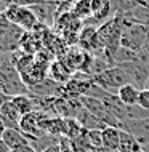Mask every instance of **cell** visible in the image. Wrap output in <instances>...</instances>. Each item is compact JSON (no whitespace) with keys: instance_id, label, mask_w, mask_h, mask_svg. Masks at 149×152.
I'll use <instances>...</instances> for the list:
<instances>
[{"instance_id":"6da1fadb","label":"cell","mask_w":149,"mask_h":152,"mask_svg":"<svg viewBox=\"0 0 149 152\" xmlns=\"http://www.w3.org/2000/svg\"><path fill=\"white\" fill-rule=\"evenodd\" d=\"M92 80L111 94H117V91L123 85L130 83V77H128V72L125 71L123 66H112L98 75L92 77Z\"/></svg>"},{"instance_id":"7a4b0ae2","label":"cell","mask_w":149,"mask_h":152,"mask_svg":"<svg viewBox=\"0 0 149 152\" xmlns=\"http://www.w3.org/2000/svg\"><path fill=\"white\" fill-rule=\"evenodd\" d=\"M149 26L139 23H131L127 27H123L122 37H120V47L128 48V50L138 53L146 43Z\"/></svg>"},{"instance_id":"3957f363","label":"cell","mask_w":149,"mask_h":152,"mask_svg":"<svg viewBox=\"0 0 149 152\" xmlns=\"http://www.w3.org/2000/svg\"><path fill=\"white\" fill-rule=\"evenodd\" d=\"M5 16H7V19L10 23L19 26L21 29H24L26 32L34 31V27L37 26V23H39V19H37L35 13L32 11V8L31 7H26V5L10 7L5 11Z\"/></svg>"},{"instance_id":"277c9868","label":"cell","mask_w":149,"mask_h":152,"mask_svg":"<svg viewBox=\"0 0 149 152\" xmlns=\"http://www.w3.org/2000/svg\"><path fill=\"white\" fill-rule=\"evenodd\" d=\"M120 130H125L131 133L139 141V144L144 146L149 142V117L139 118V120H125L120 123Z\"/></svg>"},{"instance_id":"5b68a950","label":"cell","mask_w":149,"mask_h":152,"mask_svg":"<svg viewBox=\"0 0 149 152\" xmlns=\"http://www.w3.org/2000/svg\"><path fill=\"white\" fill-rule=\"evenodd\" d=\"M119 66L125 67V71L128 72V77H130V83H133L138 88L144 90V85H146V82L149 79V67L148 66L139 63L138 59L130 61V63H125V64H119Z\"/></svg>"},{"instance_id":"8992f818","label":"cell","mask_w":149,"mask_h":152,"mask_svg":"<svg viewBox=\"0 0 149 152\" xmlns=\"http://www.w3.org/2000/svg\"><path fill=\"white\" fill-rule=\"evenodd\" d=\"M27 90L32 93V96H58L61 91V83L50 77H45L43 80H40L34 87H29Z\"/></svg>"},{"instance_id":"52a82bcc","label":"cell","mask_w":149,"mask_h":152,"mask_svg":"<svg viewBox=\"0 0 149 152\" xmlns=\"http://www.w3.org/2000/svg\"><path fill=\"white\" fill-rule=\"evenodd\" d=\"M0 117L3 118V122L7 123L8 128H19V122H21V114L19 110L15 107V104L11 102V99L5 101L0 106Z\"/></svg>"},{"instance_id":"ba28073f","label":"cell","mask_w":149,"mask_h":152,"mask_svg":"<svg viewBox=\"0 0 149 152\" xmlns=\"http://www.w3.org/2000/svg\"><path fill=\"white\" fill-rule=\"evenodd\" d=\"M120 128L117 126H111L107 125L106 128L101 130V138H103V147H107V149L112 151H119V146H120Z\"/></svg>"},{"instance_id":"9c48e42d","label":"cell","mask_w":149,"mask_h":152,"mask_svg":"<svg viewBox=\"0 0 149 152\" xmlns=\"http://www.w3.org/2000/svg\"><path fill=\"white\" fill-rule=\"evenodd\" d=\"M48 74H50V79H53L55 82L58 83H68L69 80H71V71L68 69V66H66L63 61H55V63L50 64V69H48Z\"/></svg>"},{"instance_id":"30bf717a","label":"cell","mask_w":149,"mask_h":152,"mask_svg":"<svg viewBox=\"0 0 149 152\" xmlns=\"http://www.w3.org/2000/svg\"><path fill=\"white\" fill-rule=\"evenodd\" d=\"M77 122L80 123L85 130H103V128H106V126H107L101 118H98L96 115H93V114L88 112L87 109H82L80 112H79Z\"/></svg>"},{"instance_id":"8fae6325","label":"cell","mask_w":149,"mask_h":152,"mask_svg":"<svg viewBox=\"0 0 149 152\" xmlns=\"http://www.w3.org/2000/svg\"><path fill=\"white\" fill-rule=\"evenodd\" d=\"M2 139L8 144L10 149H16V147L31 144L29 139H27V136L19 128H7V131H5V134H3Z\"/></svg>"},{"instance_id":"7c38bea8","label":"cell","mask_w":149,"mask_h":152,"mask_svg":"<svg viewBox=\"0 0 149 152\" xmlns=\"http://www.w3.org/2000/svg\"><path fill=\"white\" fill-rule=\"evenodd\" d=\"M139 90L133 83H127L117 91V96L125 106H135L138 104V98H139Z\"/></svg>"},{"instance_id":"4fadbf2b","label":"cell","mask_w":149,"mask_h":152,"mask_svg":"<svg viewBox=\"0 0 149 152\" xmlns=\"http://www.w3.org/2000/svg\"><path fill=\"white\" fill-rule=\"evenodd\" d=\"M10 99L15 104V107L19 110V114H21V115H26V114H31V112H34V110H35L34 98L29 96V94H26V93L11 96Z\"/></svg>"},{"instance_id":"5bb4252c","label":"cell","mask_w":149,"mask_h":152,"mask_svg":"<svg viewBox=\"0 0 149 152\" xmlns=\"http://www.w3.org/2000/svg\"><path fill=\"white\" fill-rule=\"evenodd\" d=\"M71 13L74 16H77L80 21H88V19L93 16L92 0H74Z\"/></svg>"},{"instance_id":"9a60e30c","label":"cell","mask_w":149,"mask_h":152,"mask_svg":"<svg viewBox=\"0 0 149 152\" xmlns=\"http://www.w3.org/2000/svg\"><path fill=\"white\" fill-rule=\"evenodd\" d=\"M143 147L139 144V141L136 139L131 133L122 130L120 131V146H119V152H131V151H136Z\"/></svg>"},{"instance_id":"2e32d148","label":"cell","mask_w":149,"mask_h":152,"mask_svg":"<svg viewBox=\"0 0 149 152\" xmlns=\"http://www.w3.org/2000/svg\"><path fill=\"white\" fill-rule=\"evenodd\" d=\"M87 138H88V142L93 149H98V147H103V138H101V130H87Z\"/></svg>"},{"instance_id":"e0dca14e","label":"cell","mask_w":149,"mask_h":152,"mask_svg":"<svg viewBox=\"0 0 149 152\" xmlns=\"http://www.w3.org/2000/svg\"><path fill=\"white\" fill-rule=\"evenodd\" d=\"M11 27V23L7 19L5 13H0V42H2V39L7 35V32L10 31Z\"/></svg>"},{"instance_id":"ac0fdd59","label":"cell","mask_w":149,"mask_h":152,"mask_svg":"<svg viewBox=\"0 0 149 152\" xmlns=\"http://www.w3.org/2000/svg\"><path fill=\"white\" fill-rule=\"evenodd\" d=\"M136 59L139 61V63H143L144 66H148L149 67V45L144 43V47L136 53Z\"/></svg>"},{"instance_id":"d6986e66","label":"cell","mask_w":149,"mask_h":152,"mask_svg":"<svg viewBox=\"0 0 149 152\" xmlns=\"http://www.w3.org/2000/svg\"><path fill=\"white\" fill-rule=\"evenodd\" d=\"M138 104L141 106V107L149 110V90H141V91H139Z\"/></svg>"},{"instance_id":"ffe728a7","label":"cell","mask_w":149,"mask_h":152,"mask_svg":"<svg viewBox=\"0 0 149 152\" xmlns=\"http://www.w3.org/2000/svg\"><path fill=\"white\" fill-rule=\"evenodd\" d=\"M10 152H37V151L34 149V146L26 144V146H21V147H16V149H11Z\"/></svg>"},{"instance_id":"44dd1931","label":"cell","mask_w":149,"mask_h":152,"mask_svg":"<svg viewBox=\"0 0 149 152\" xmlns=\"http://www.w3.org/2000/svg\"><path fill=\"white\" fill-rule=\"evenodd\" d=\"M42 152H61V146H59V142H58V144H53V146L47 147V149L42 151Z\"/></svg>"},{"instance_id":"7402d4cb","label":"cell","mask_w":149,"mask_h":152,"mask_svg":"<svg viewBox=\"0 0 149 152\" xmlns=\"http://www.w3.org/2000/svg\"><path fill=\"white\" fill-rule=\"evenodd\" d=\"M7 128H8V126H7V123L3 122V118H2V117H0V139L3 138V134H5Z\"/></svg>"},{"instance_id":"603a6c76","label":"cell","mask_w":149,"mask_h":152,"mask_svg":"<svg viewBox=\"0 0 149 152\" xmlns=\"http://www.w3.org/2000/svg\"><path fill=\"white\" fill-rule=\"evenodd\" d=\"M11 149L10 147H8V144L5 141H3V139H0V152H10Z\"/></svg>"},{"instance_id":"cb8c5ba5","label":"cell","mask_w":149,"mask_h":152,"mask_svg":"<svg viewBox=\"0 0 149 152\" xmlns=\"http://www.w3.org/2000/svg\"><path fill=\"white\" fill-rule=\"evenodd\" d=\"M93 152H119V151H112L107 149V147H98V149H93Z\"/></svg>"},{"instance_id":"d4e9b609","label":"cell","mask_w":149,"mask_h":152,"mask_svg":"<svg viewBox=\"0 0 149 152\" xmlns=\"http://www.w3.org/2000/svg\"><path fill=\"white\" fill-rule=\"evenodd\" d=\"M143 151H144V152H149V142H148V144H144V146H143Z\"/></svg>"},{"instance_id":"484cf974","label":"cell","mask_w":149,"mask_h":152,"mask_svg":"<svg viewBox=\"0 0 149 152\" xmlns=\"http://www.w3.org/2000/svg\"><path fill=\"white\" fill-rule=\"evenodd\" d=\"M144 90H149V79H148V82H146V85H144Z\"/></svg>"},{"instance_id":"4316f807","label":"cell","mask_w":149,"mask_h":152,"mask_svg":"<svg viewBox=\"0 0 149 152\" xmlns=\"http://www.w3.org/2000/svg\"><path fill=\"white\" fill-rule=\"evenodd\" d=\"M131 152H144V151H143V147H139V149H136V151H131Z\"/></svg>"},{"instance_id":"83f0119b","label":"cell","mask_w":149,"mask_h":152,"mask_svg":"<svg viewBox=\"0 0 149 152\" xmlns=\"http://www.w3.org/2000/svg\"><path fill=\"white\" fill-rule=\"evenodd\" d=\"M146 45H149V31H148V37H146Z\"/></svg>"},{"instance_id":"f1b7e54d","label":"cell","mask_w":149,"mask_h":152,"mask_svg":"<svg viewBox=\"0 0 149 152\" xmlns=\"http://www.w3.org/2000/svg\"><path fill=\"white\" fill-rule=\"evenodd\" d=\"M59 2H66V0H59Z\"/></svg>"},{"instance_id":"f546056e","label":"cell","mask_w":149,"mask_h":152,"mask_svg":"<svg viewBox=\"0 0 149 152\" xmlns=\"http://www.w3.org/2000/svg\"><path fill=\"white\" fill-rule=\"evenodd\" d=\"M0 59H2V55H0Z\"/></svg>"}]
</instances>
